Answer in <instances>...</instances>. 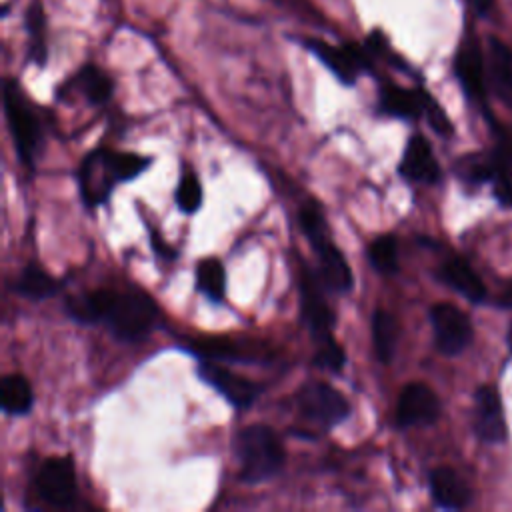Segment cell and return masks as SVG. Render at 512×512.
I'll use <instances>...</instances> for the list:
<instances>
[{
  "mask_svg": "<svg viewBox=\"0 0 512 512\" xmlns=\"http://www.w3.org/2000/svg\"><path fill=\"white\" fill-rule=\"evenodd\" d=\"M150 162L152 158L134 152L108 148L88 152L78 166V188L84 204L88 208L104 204L120 182L134 180L150 166Z\"/></svg>",
  "mask_w": 512,
  "mask_h": 512,
  "instance_id": "obj_1",
  "label": "cell"
},
{
  "mask_svg": "<svg viewBox=\"0 0 512 512\" xmlns=\"http://www.w3.org/2000/svg\"><path fill=\"white\" fill-rule=\"evenodd\" d=\"M234 452L240 464L238 478L244 484H262L280 474L286 450L278 432L268 424H248L234 438Z\"/></svg>",
  "mask_w": 512,
  "mask_h": 512,
  "instance_id": "obj_2",
  "label": "cell"
},
{
  "mask_svg": "<svg viewBox=\"0 0 512 512\" xmlns=\"http://www.w3.org/2000/svg\"><path fill=\"white\" fill-rule=\"evenodd\" d=\"M102 322L118 340L138 342L146 338L156 326L158 306L154 298L140 288H108V300Z\"/></svg>",
  "mask_w": 512,
  "mask_h": 512,
  "instance_id": "obj_3",
  "label": "cell"
},
{
  "mask_svg": "<svg viewBox=\"0 0 512 512\" xmlns=\"http://www.w3.org/2000/svg\"><path fill=\"white\" fill-rule=\"evenodd\" d=\"M2 94L4 114L14 140V150L22 164L34 168L44 142L42 120L14 78H8L4 82Z\"/></svg>",
  "mask_w": 512,
  "mask_h": 512,
  "instance_id": "obj_4",
  "label": "cell"
},
{
  "mask_svg": "<svg viewBox=\"0 0 512 512\" xmlns=\"http://www.w3.org/2000/svg\"><path fill=\"white\" fill-rule=\"evenodd\" d=\"M296 406L308 422H314L324 430L342 424L350 416L346 396L326 382L302 384L296 394Z\"/></svg>",
  "mask_w": 512,
  "mask_h": 512,
  "instance_id": "obj_5",
  "label": "cell"
},
{
  "mask_svg": "<svg viewBox=\"0 0 512 512\" xmlns=\"http://www.w3.org/2000/svg\"><path fill=\"white\" fill-rule=\"evenodd\" d=\"M38 498L52 508H70L78 500L76 468L72 456L46 458L34 478Z\"/></svg>",
  "mask_w": 512,
  "mask_h": 512,
  "instance_id": "obj_6",
  "label": "cell"
},
{
  "mask_svg": "<svg viewBox=\"0 0 512 512\" xmlns=\"http://www.w3.org/2000/svg\"><path fill=\"white\" fill-rule=\"evenodd\" d=\"M322 288L324 286L318 280L316 270H312L308 262H302L300 264V314L314 344H320L332 338V330L336 324V316L328 306Z\"/></svg>",
  "mask_w": 512,
  "mask_h": 512,
  "instance_id": "obj_7",
  "label": "cell"
},
{
  "mask_svg": "<svg viewBox=\"0 0 512 512\" xmlns=\"http://www.w3.org/2000/svg\"><path fill=\"white\" fill-rule=\"evenodd\" d=\"M304 46L344 84L354 86L358 76L372 70L368 48H360L356 44H344V46H332L324 40L308 38Z\"/></svg>",
  "mask_w": 512,
  "mask_h": 512,
  "instance_id": "obj_8",
  "label": "cell"
},
{
  "mask_svg": "<svg viewBox=\"0 0 512 512\" xmlns=\"http://www.w3.org/2000/svg\"><path fill=\"white\" fill-rule=\"evenodd\" d=\"M434 346L444 356L462 354L472 342L470 318L450 302H438L430 308Z\"/></svg>",
  "mask_w": 512,
  "mask_h": 512,
  "instance_id": "obj_9",
  "label": "cell"
},
{
  "mask_svg": "<svg viewBox=\"0 0 512 512\" xmlns=\"http://www.w3.org/2000/svg\"><path fill=\"white\" fill-rule=\"evenodd\" d=\"M196 374L204 384L214 388L220 396H224V400L230 406H234L238 410L250 408L262 392V388L254 380H250L242 374H236L230 368L216 364L214 360H202L198 364Z\"/></svg>",
  "mask_w": 512,
  "mask_h": 512,
  "instance_id": "obj_10",
  "label": "cell"
},
{
  "mask_svg": "<svg viewBox=\"0 0 512 512\" xmlns=\"http://www.w3.org/2000/svg\"><path fill=\"white\" fill-rule=\"evenodd\" d=\"M440 398L424 382H408L396 404V424L400 428L432 426L440 418Z\"/></svg>",
  "mask_w": 512,
  "mask_h": 512,
  "instance_id": "obj_11",
  "label": "cell"
},
{
  "mask_svg": "<svg viewBox=\"0 0 512 512\" xmlns=\"http://www.w3.org/2000/svg\"><path fill=\"white\" fill-rule=\"evenodd\" d=\"M310 246L316 256V274L324 290L334 294L350 292L354 286V276L342 250L332 242V238H320Z\"/></svg>",
  "mask_w": 512,
  "mask_h": 512,
  "instance_id": "obj_12",
  "label": "cell"
},
{
  "mask_svg": "<svg viewBox=\"0 0 512 512\" xmlns=\"http://www.w3.org/2000/svg\"><path fill=\"white\" fill-rule=\"evenodd\" d=\"M472 426L482 442L498 444L506 440V420L502 412V402L498 392L488 384L476 388L474 392Z\"/></svg>",
  "mask_w": 512,
  "mask_h": 512,
  "instance_id": "obj_13",
  "label": "cell"
},
{
  "mask_svg": "<svg viewBox=\"0 0 512 512\" xmlns=\"http://www.w3.org/2000/svg\"><path fill=\"white\" fill-rule=\"evenodd\" d=\"M398 172L402 178L418 184H434L440 180V164L430 142L422 134L410 136L408 144L404 146Z\"/></svg>",
  "mask_w": 512,
  "mask_h": 512,
  "instance_id": "obj_14",
  "label": "cell"
},
{
  "mask_svg": "<svg viewBox=\"0 0 512 512\" xmlns=\"http://www.w3.org/2000/svg\"><path fill=\"white\" fill-rule=\"evenodd\" d=\"M456 76L470 100L484 104L486 100V60L474 38H468L454 60Z\"/></svg>",
  "mask_w": 512,
  "mask_h": 512,
  "instance_id": "obj_15",
  "label": "cell"
},
{
  "mask_svg": "<svg viewBox=\"0 0 512 512\" xmlns=\"http://www.w3.org/2000/svg\"><path fill=\"white\" fill-rule=\"evenodd\" d=\"M486 76L494 94L512 108V48L496 36L488 38Z\"/></svg>",
  "mask_w": 512,
  "mask_h": 512,
  "instance_id": "obj_16",
  "label": "cell"
},
{
  "mask_svg": "<svg viewBox=\"0 0 512 512\" xmlns=\"http://www.w3.org/2000/svg\"><path fill=\"white\" fill-rule=\"evenodd\" d=\"M430 494L434 504L444 510H462L472 498L468 484L448 466H438L430 472Z\"/></svg>",
  "mask_w": 512,
  "mask_h": 512,
  "instance_id": "obj_17",
  "label": "cell"
},
{
  "mask_svg": "<svg viewBox=\"0 0 512 512\" xmlns=\"http://www.w3.org/2000/svg\"><path fill=\"white\" fill-rule=\"evenodd\" d=\"M426 94L428 92L422 88H402L392 82H386L380 88L378 104H380V110L388 116L416 120V118L424 116Z\"/></svg>",
  "mask_w": 512,
  "mask_h": 512,
  "instance_id": "obj_18",
  "label": "cell"
},
{
  "mask_svg": "<svg viewBox=\"0 0 512 512\" xmlns=\"http://www.w3.org/2000/svg\"><path fill=\"white\" fill-rule=\"evenodd\" d=\"M438 278L446 286H450L452 290H456L460 296H464L466 300H470L474 304H480L486 300V288H484L482 280L470 268V264L462 258L444 260L438 268Z\"/></svg>",
  "mask_w": 512,
  "mask_h": 512,
  "instance_id": "obj_19",
  "label": "cell"
},
{
  "mask_svg": "<svg viewBox=\"0 0 512 512\" xmlns=\"http://www.w3.org/2000/svg\"><path fill=\"white\" fill-rule=\"evenodd\" d=\"M184 350L202 358V360H228V362H248L258 356L252 354V350H244L236 340L230 336H202V338H190L184 344Z\"/></svg>",
  "mask_w": 512,
  "mask_h": 512,
  "instance_id": "obj_20",
  "label": "cell"
},
{
  "mask_svg": "<svg viewBox=\"0 0 512 512\" xmlns=\"http://www.w3.org/2000/svg\"><path fill=\"white\" fill-rule=\"evenodd\" d=\"M12 290L26 298V300H46V298H52L56 296L60 290H62V280L54 278L52 274H48L42 266H38L36 262H28L18 278L14 280L12 284Z\"/></svg>",
  "mask_w": 512,
  "mask_h": 512,
  "instance_id": "obj_21",
  "label": "cell"
},
{
  "mask_svg": "<svg viewBox=\"0 0 512 512\" xmlns=\"http://www.w3.org/2000/svg\"><path fill=\"white\" fill-rule=\"evenodd\" d=\"M370 330H372V346H374L376 358L382 364H390L396 356L398 338H400V326L396 316L384 308L374 310L370 320Z\"/></svg>",
  "mask_w": 512,
  "mask_h": 512,
  "instance_id": "obj_22",
  "label": "cell"
},
{
  "mask_svg": "<svg viewBox=\"0 0 512 512\" xmlns=\"http://www.w3.org/2000/svg\"><path fill=\"white\" fill-rule=\"evenodd\" d=\"M0 406L8 416H26L34 406V390L30 382L14 372L6 374L0 382Z\"/></svg>",
  "mask_w": 512,
  "mask_h": 512,
  "instance_id": "obj_23",
  "label": "cell"
},
{
  "mask_svg": "<svg viewBox=\"0 0 512 512\" xmlns=\"http://www.w3.org/2000/svg\"><path fill=\"white\" fill-rule=\"evenodd\" d=\"M196 288L212 304H222L226 298V268L218 258H202L196 264Z\"/></svg>",
  "mask_w": 512,
  "mask_h": 512,
  "instance_id": "obj_24",
  "label": "cell"
},
{
  "mask_svg": "<svg viewBox=\"0 0 512 512\" xmlns=\"http://www.w3.org/2000/svg\"><path fill=\"white\" fill-rule=\"evenodd\" d=\"M108 288H98L66 298V312L78 324H98L104 318Z\"/></svg>",
  "mask_w": 512,
  "mask_h": 512,
  "instance_id": "obj_25",
  "label": "cell"
},
{
  "mask_svg": "<svg viewBox=\"0 0 512 512\" xmlns=\"http://www.w3.org/2000/svg\"><path fill=\"white\" fill-rule=\"evenodd\" d=\"M74 84L82 92V96L94 106L108 102L112 96V90H114L112 78L94 64L82 66L74 78Z\"/></svg>",
  "mask_w": 512,
  "mask_h": 512,
  "instance_id": "obj_26",
  "label": "cell"
},
{
  "mask_svg": "<svg viewBox=\"0 0 512 512\" xmlns=\"http://www.w3.org/2000/svg\"><path fill=\"white\" fill-rule=\"evenodd\" d=\"M456 172L462 180L470 184H482V182H492L498 172V156L496 150L490 154H472L460 158L456 164Z\"/></svg>",
  "mask_w": 512,
  "mask_h": 512,
  "instance_id": "obj_27",
  "label": "cell"
},
{
  "mask_svg": "<svg viewBox=\"0 0 512 512\" xmlns=\"http://www.w3.org/2000/svg\"><path fill=\"white\" fill-rule=\"evenodd\" d=\"M368 262L380 274H396L398 272V242L392 234L376 236L368 248Z\"/></svg>",
  "mask_w": 512,
  "mask_h": 512,
  "instance_id": "obj_28",
  "label": "cell"
},
{
  "mask_svg": "<svg viewBox=\"0 0 512 512\" xmlns=\"http://www.w3.org/2000/svg\"><path fill=\"white\" fill-rule=\"evenodd\" d=\"M202 184L198 180V176L194 172H184L180 176V182L176 186V192H174V200H176V206L180 208V212L184 214H194L200 210L202 206Z\"/></svg>",
  "mask_w": 512,
  "mask_h": 512,
  "instance_id": "obj_29",
  "label": "cell"
},
{
  "mask_svg": "<svg viewBox=\"0 0 512 512\" xmlns=\"http://www.w3.org/2000/svg\"><path fill=\"white\" fill-rule=\"evenodd\" d=\"M316 350H314V358H312V364L316 368H322V370H328L332 374H338L342 372L344 364H346V352L342 348V344L332 336L320 344H314Z\"/></svg>",
  "mask_w": 512,
  "mask_h": 512,
  "instance_id": "obj_30",
  "label": "cell"
},
{
  "mask_svg": "<svg viewBox=\"0 0 512 512\" xmlns=\"http://www.w3.org/2000/svg\"><path fill=\"white\" fill-rule=\"evenodd\" d=\"M28 30L32 38L30 58L42 66L46 62V42H44V12L40 2H34L28 10Z\"/></svg>",
  "mask_w": 512,
  "mask_h": 512,
  "instance_id": "obj_31",
  "label": "cell"
},
{
  "mask_svg": "<svg viewBox=\"0 0 512 512\" xmlns=\"http://www.w3.org/2000/svg\"><path fill=\"white\" fill-rule=\"evenodd\" d=\"M424 118H426L428 124L434 128V132H438L440 136H450V134H452V124H450L446 112L440 108V104H438L430 94H426Z\"/></svg>",
  "mask_w": 512,
  "mask_h": 512,
  "instance_id": "obj_32",
  "label": "cell"
},
{
  "mask_svg": "<svg viewBox=\"0 0 512 512\" xmlns=\"http://www.w3.org/2000/svg\"><path fill=\"white\" fill-rule=\"evenodd\" d=\"M476 2V8L480 10V12H486V10H490V6H492V0H474Z\"/></svg>",
  "mask_w": 512,
  "mask_h": 512,
  "instance_id": "obj_33",
  "label": "cell"
},
{
  "mask_svg": "<svg viewBox=\"0 0 512 512\" xmlns=\"http://www.w3.org/2000/svg\"><path fill=\"white\" fill-rule=\"evenodd\" d=\"M152 244H154V248H156V246H158V240H152ZM162 248H164V246L160 244V256H164V250H162Z\"/></svg>",
  "mask_w": 512,
  "mask_h": 512,
  "instance_id": "obj_34",
  "label": "cell"
}]
</instances>
